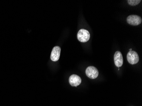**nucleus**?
Masks as SVG:
<instances>
[{"label": "nucleus", "instance_id": "2", "mask_svg": "<svg viewBox=\"0 0 142 106\" xmlns=\"http://www.w3.org/2000/svg\"><path fill=\"white\" fill-rule=\"evenodd\" d=\"M127 59L130 64L134 65L138 62L139 61V57L136 52L131 51H129L128 53Z\"/></svg>", "mask_w": 142, "mask_h": 106}, {"label": "nucleus", "instance_id": "7", "mask_svg": "<svg viewBox=\"0 0 142 106\" xmlns=\"http://www.w3.org/2000/svg\"><path fill=\"white\" fill-rule=\"evenodd\" d=\"M69 82L73 87H77L81 84V79L80 76L77 75H72L69 78Z\"/></svg>", "mask_w": 142, "mask_h": 106}, {"label": "nucleus", "instance_id": "5", "mask_svg": "<svg viewBox=\"0 0 142 106\" xmlns=\"http://www.w3.org/2000/svg\"><path fill=\"white\" fill-rule=\"evenodd\" d=\"M61 52V49L59 46H55L52 49L51 52V59L52 61H58L60 58V54Z\"/></svg>", "mask_w": 142, "mask_h": 106}, {"label": "nucleus", "instance_id": "6", "mask_svg": "<svg viewBox=\"0 0 142 106\" xmlns=\"http://www.w3.org/2000/svg\"><path fill=\"white\" fill-rule=\"evenodd\" d=\"M114 62L115 65L119 67L123 65V59L122 53L119 51H117L114 55Z\"/></svg>", "mask_w": 142, "mask_h": 106}, {"label": "nucleus", "instance_id": "8", "mask_svg": "<svg viewBox=\"0 0 142 106\" xmlns=\"http://www.w3.org/2000/svg\"><path fill=\"white\" fill-rule=\"evenodd\" d=\"M141 1V0H129L128 3L131 6H136Z\"/></svg>", "mask_w": 142, "mask_h": 106}, {"label": "nucleus", "instance_id": "1", "mask_svg": "<svg viewBox=\"0 0 142 106\" xmlns=\"http://www.w3.org/2000/svg\"><path fill=\"white\" fill-rule=\"evenodd\" d=\"M77 37L79 41L82 43H86L90 39V33L87 30L81 29L78 32Z\"/></svg>", "mask_w": 142, "mask_h": 106}, {"label": "nucleus", "instance_id": "3", "mask_svg": "<svg viewBox=\"0 0 142 106\" xmlns=\"http://www.w3.org/2000/svg\"><path fill=\"white\" fill-rule=\"evenodd\" d=\"M128 23L132 26H138L142 23V18L137 15H130L127 18Z\"/></svg>", "mask_w": 142, "mask_h": 106}, {"label": "nucleus", "instance_id": "4", "mask_svg": "<svg viewBox=\"0 0 142 106\" xmlns=\"http://www.w3.org/2000/svg\"><path fill=\"white\" fill-rule=\"evenodd\" d=\"M86 73L90 79H95L98 76L99 72L97 68L94 66H89L86 69Z\"/></svg>", "mask_w": 142, "mask_h": 106}, {"label": "nucleus", "instance_id": "9", "mask_svg": "<svg viewBox=\"0 0 142 106\" xmlns=\"http://www.w3.org/2000/svg\"><path fill=\"white\" fill-rule=\"evenodd\" d=\"M132 51V49H130V51Z\"/></svg>", "mask_w": 142, "mask_h": 106}]
</instances>
